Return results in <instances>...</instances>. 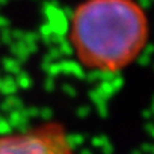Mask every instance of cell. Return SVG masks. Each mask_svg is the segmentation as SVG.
Wrapping results in <instances>:
<instances>
[{
    "label": "cell",
    "instance_id": "1",
    "mask_svg": "<svg viewBox=\"0 0 154 154\" xmlns=\"http://www.w3.org/2000/svg\"><path fill=\"white\" fill-rule=\"evenodd\" d=\"M147 14L136 0H84L70 20V43L86 69L117 73L137 60L149 42Z\"/></svg>",
    "mask_w": 154,
    "mask_h": 154
},
{
    "label": "cell",
    "instance_id": "2",
    "mask_svg": "<svg viewBox=\"0 0 154 154\" xmlns=\"http://www.w3.org/2000/svg\"><path fill=\"white\" fill-rule=\"evenodd\" d=\"M0 154H76L60 126L47 124L30 131L2 136Z\"/></svg>",
    "mask_w": 154,
    "mask_h": 154
}]
</instances>
